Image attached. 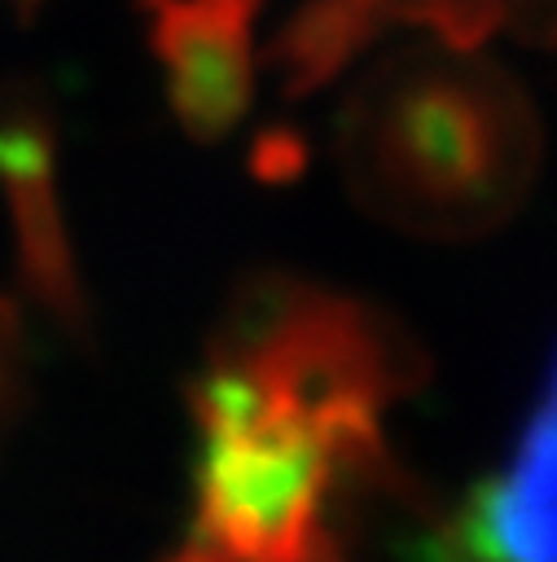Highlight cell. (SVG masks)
<instances>
[{
  "label": "cell",
  "instance_id": "277c9868",
  "mask_svg": "<svg viewBox=\"0 0 557 562\" xmlns=\"http://www.w3.org/2000/svg\"><path fill=\"white\" fill-rule=\"evenodd\" d=\"M26 395V356H22V334H18V316L13 307L0 299V443L18 422Z\"/></svg>",
  "mask_w": 557,
  "mask_h": 562
},
{
  "label": "cell",
  "instance_id": "3957f363",
  "mask_svg": "<svg viewBox=\"0 0 557 562\" xmlns=\"http://www.w3.org/2000/svg\"><path fill=\"white\" fill-rule=\"evenodd\" d=\"M553 382L496 470H487L452 509L443 562H553Z\"/></svg>",
  "mask_w": 557,
  "mask_h": 562
},
{
  "label": "cell",
  "instance_id": "6da1fadb",
  "mask_svg": "<svg viewBox=\"0 0 557 562\" xmlns=\"http://www.w3.org/2000/svg\"><path fill=\"white\" fill-rule=\"evenodd\" d=\"M399 351L316 290H263L197 386V509L175 562H342L338 509L382 457Z\"/></svg>",
  "mask_w": 557,
  "mask_h": 562
},
{
  "label": "cell",
  "instance_id": "7a4b0ae2",
  "mask_svg": "<svg viewBox=\"0 0 557 562\" xmlns=\"http://www.w3.org/2000/svg\"><path fill=\"white\" fill-rule=\"evenodd\" d=\"M513 88L482 66L408 61L377 79L351 119V171L390 220L474 233L504 215L531 167Z\"/></svg>",
  "mask_w": 557,
  "mask_h": 562
}]
</instances>
